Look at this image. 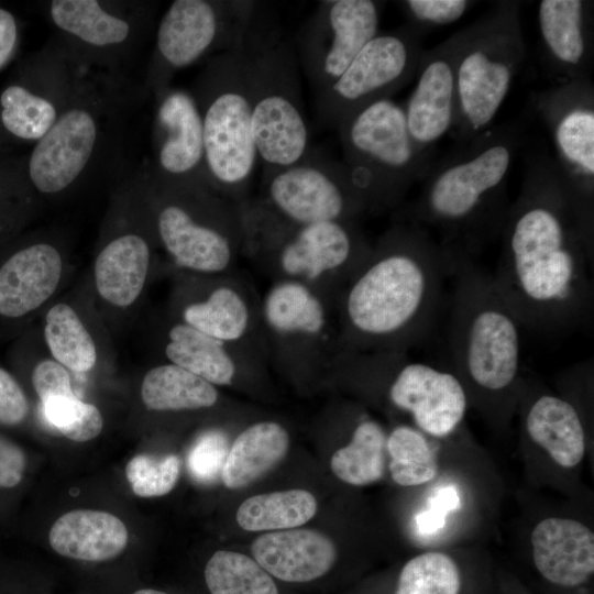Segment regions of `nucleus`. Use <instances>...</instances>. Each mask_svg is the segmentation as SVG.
<instances>
[{"label": "nucleus", "mask_w": 594, "mask_h": 594, "mask_svg": "<svg viewBox=\"0 0 594 594\" xmlns=\"http://www.w3.org/2000/svg\"><path fill=\"white\" fill-rule=\"evenodd\" d=\"M494 285L521 327L554 332L588 324V254L547 146L524 155L522 182L499 234Z\"/></svg>", "instance_id": "nucleus-1"}, {"label": "nucleus", "mask_w": 594, "mask_h": 594, "mask_svg": "<svg viewBox=\"0 0 594 594\" xmlns=\"http://www.w3.org/2000/svg\"><path fill=\"white\" fill-rule=\"evenodd\" d=\"M450 275V254L431 233L395 221L337 300L340 348L408 352L432 330Z\"/></svg>", "instance_id": "nucleus-2"}, {"label": "nucleus", "mask_w": 594, "mask_h": 594, "mask_svg": "<svg viewBox=\"0 0 594 594\" xmlns=\"http://www.w3.org/2000/svg\"><path fill=\"white\" fill-rule=\"evenodd\" d=\"M522 116L493 124L437 156L415 199L396 220L426 229L451 252L475 256L499 237L510 200L508 178L527 141Z\"/></svg>", "instance_id": "nucleus-3"}, {"label": "nucleus", "mask_w": 594, "mask_h": 594, "mask_svg": "<svg viewBox=\"0 0 594 594\" xmlns=\"http://www.w3.org/2000/svg\"><path fill=\"white\" fill-rule=\"evenodd\" d=\"M450 256V371L469 400L473 398L493 418H505L522 387L521 324L501 297L492 275L472 257L454 252Z\"/></svg>", "instance_id": "nucleus-4"}, {"label": "nucleus", "mask_w": 594, "mask_h": 594, "mask_svg": "<svg viewBox=\"0 0 594 594\" xmlns=\"http://www.w3.org/2000/svg\"><path fill=\"white\" fill-rule=\"evenodd\" d=\"M243 227L242 255L272 282L302 284L330 301L337 300L371 252L358 221L295 223L255 197L238 205Z\"/></svg>", "instance_id": "nucleus-5"}, {"label": "nucleus", "mask_w": 594, "mask_h": 594, "mask_svg": "<svg viewBox=\"0 0 594 594\" xmlns=\"http://www.w3.org/2000/svg\"><path fill=\"white\" fill-rule=\"evenodd\" d=\"M252 131L262 174L288 167L312 150L293 38L270 14L256 16L245 40Z\"/></svg>", "instance_id": "nucleus-6"}, {"label": "nucleus", "mask_w": 594, "mask_h": 594, "mask_svg": "<svg viewBox=\"0 0 594 594\" xmlns=\"http://www.w3.org/2000/svg\"><path fill=\"white\" fill-rule=\"evenodd\" d=\"M142 190L158 248L167 256L165 268L205 275L235 271L243 249L238 205L210 188L151 175Z\"/></svg>", "instance_id": "nucleus-7"}, {"label": "nucleus", "mask_w": 594, "mask_h": 594, "mask_svg": "<svg viewBox=\"0 0 594 594\" xmlns=\"http://www.w3.org/2000/svg\"><path fill=\"white\" fill-rule=\"evenodd\" d=\"M191 94L201 116L209 186L219 196L240 205L252 197L250 191L258 164L244 42L208 58Z\"/></svg>", "instance_id": "nucleus-8"}, {"label": "nucleus", "mask_w": 594, "mask_h": 594, "mask_svg": "<svg viewBox=\"0 0 594 594\" xmlns=\"http://www.w3.org/2000/svg\"><path fill=\"white\" fill-rule=\"evenodd\" d=\"M519 1H498L455 32V121L450 136L462 144L494 123L526 58Z\"/></svg>", "instance_id": "nucleus-9"}, {"label": "nucleus", "mask_w": 594, "mask_h": 594, "mask_svg": "<svg viewBox=\"0 0 594 594\" xmlns=\"http://www.w3.org/2000/svg\"><path fill=\"white\" fill-rule=\"evenodd\" d=\"M326 380L362 389L381 391L386 403L406 414L413 426L441 439L464 419L469 398L450 371L413 360L408 352H359L339 349Z\"/></svg>", "instance_id": "nucleus-10"}, {"label": "nucleus", "mask_w": 594, "mask_h": 594, "mask_svg": "<svg viewBox=\"0 0 594 594\" xmlns=\"http://www.w3.org/2000/svg\"><path fill=\"white\" fill-rule=\"evenodd\" d=\"M336 130L342 162L365 194L370 213L398 210L436 160L418 150L408 132L404 107L393 98L361 107Z\"/></svg>", "instance_id": "nucleus-11"}, {"label": "nucleus", "mask_w": 594, "mask_h": 594, "mask_svg": "<svg viewBox=\"0 0 594 594\" xmlns=\"http://www.w3.org/2000/svg\"><path fill=\"white\" fill-rule=\"evenodd\" d=\"M157 249L141 184L112 206L92 262L88 288L108 330L144 297L160 265Z\"/></svg>", "instance_id": "nucleus-12"}, {"label": "nucleus", "mask_w": 594, "mask_h": 594, "mask_svg": "<svg viewBox=\"0 0 594 594\" xmlns=\"http://www.w3.org/2000/svg\"><path fill=\"white\" fill-rule=\"evenodd\" d=\"M530 107L547 129L556 173L583 243L594 255V85L554 82L534 92Z\"/></svg>", "instance_id": "nucleus-13"}, {"label": "nucleus", "mask_w": 594, "mask_h": 594, "mask_svg": "<svg viewBox=\"0 0 594 594\" xmlns=\"http://www.w3.org/2000/svg\"><path fill=\"white\" fill-rule=\"evenodd\" d=\"M267 362L299 381L326 378L340 349L334 306L309 287L272 282L261 296Z\"/></svg>", "instance_id": "nucleus-14"}, {"label": "nucleus", "mask_w": 594, "mask_h": 594, "mask_svg": "<svg viewBox=\"0 0 594 594\" xmlns=\"http://www.w3.org/2000/svg\"><path fill=\"white\" fill-rule=\"evenodd\" d=\"M261 2L251 0H175L156 31L150 85L155 94L174 74L205 57L241 46Z\"/></svg>", "instance_id": "nucleus-15"}, {"label": "nucleus", "mask_w": 594, "mask_h": 594, "mask_svg": "<svg viewBox=\"0 0 594 594\" xmlns=\"http://www.w3.org/2000/svg\"><path fill=\"white\" fill-rule=\"evenodd\" d=\"M424 35L405 23L380 31L343 74L315 96L322 128L337 129L348 114L375 100L392 98L416 76L425 52Z\"/></svg>", "instance_id": "nucleus-16"}, {"label": "nucleus", "mask_w": 594, "mask_h": 594, "mask_svg": "<svg viewBox=\"0 0 594 594\" xmlns=\"http://www.w3.org/2000/svg\"><path fill=\"white\" fill-rule=\"evenodd\" d=\"M295 223L358 221L370 213L365 194L342 161L311 150L294 165L262 174L255 197Z\"/></svg>", "instance_id": "nucleus-17"}, {"label": "nucleus", "mask_w": 594, "mask_h": 594, "mask_svg": "<svg viewBox=\"0 0 594 594\" xmlns=\"http://www.w3.org/2000/svg\"><path fill=\"white\" fill-rule=\"evenodd\" d=\"M168 271L173 280L168 316L212 338L245 346L266 358L261 295L248 279L235 271L212 275Z\"/></svg>", "instance_id": "nucleus-18"}, {"label": "nucleus", "mask_w": 594, "mask_h": 594, "mask_svg": "<svg viewBox=\"0 0 594 594\" xmlns=\"http://www.w3.org/2000/svg\"><path fill=\"white\" fill-rule=\"evenodd\" d=\"M384 6L377 0L319 1L300 24L293 43L315 96L331 86L380 32Z\"/></svg>", "instance_id": "nucleus-19"}, {"label": "nucleus", "mask_w": 594, "mask_h": 594, "mask_svg": "<svg viewBox=\"0 0 594 594\" xmlns=\"http://www.w3.org/2000/svg\"><path fill=\"white\" fill-rule=\"evenodd\" d=\"M101 136V112L92 102L74 101L61 110L29 160L28 174L36 191L55 198L70 190L90 165Z\"/></svg>", "instance_id": "nucleus-20"}, {"label": "nucleus", "mask_w": 594, "mask_h": 594, "mask_svg": "<svg viewBox=\"0 0 594 594\" xmlns=\"http://www.w3.org/2000/svg\"><path fill=\"white\" fill-rule=\"evenodd\" d=\"M72 256L57 237L34 240L0 264V318H31L58 297L72 273Z\"/></svg>", "instance_id": "nucleus-21"}, {"label": "nucleus", "mask_w": 594, "mask_h": 594, "mask_svg": "<svg viewBox=\"0 0 594 594\" xmlns=\"http://www.w3.org/2000/svg\"><path fill=\"white\" fill-rule=\"evenodd\" d=\"M156 97L155 166L151 176L166 183L210 188L201 116L193 94L167 87Z\"/></svg>", "instance_id": "nucleus-22"}, {"label": "nucleus", "mask_w": 594, "mask_h": 594, "mask_svg": "<svg viewBox=\"0 0 594 594\" xmlns=\"http://www.w3.org/2000/svg\"><path fill=\"white\" fill-rule=\"evenodd\" d=\"M165 362L175 364L216 387L238 386L262 377L266 358L242 345L212 338L166 314L158 328Z\"/></svg>", "instance_id": "nucleus-23"}, {"label": "nucleus", "mask_w": 594, "mask_h": 594, "mask_svg": "<svg viewBox=\"0 0 594 594\" xmlns=\"http://www.w3.org/2000/svg\"><path fill=\"white\" fill-rule=\"evenodd\" d=\"M455 33L425 50L416 84L404 105L411 140L422 153L436 158L437 145L450 135L455 121L454 51Z\"/></svg>", "instance_id": "nucleus-24"}, {"label": "nucleus", "mask_w": 594, "mask_h": 594, "mask_svg": "<svg viewBox=\"0 0 594 594\" xmlns=\"http://www.w3.org/2000/svg\"><path fill=\"white\" fill-rule=\"evenodd\" d=\"M537 25L541 58L556 82L591 78L594 59L593 2L542 0Z\"/></svg>", "instance_id": "nucleus-25"}, {"label": "nucleus", "mask_w": 594, "mask_h": 594, "mask_svg": "<svg viewBox=\"0 0 594 594\" xmlns=\"http://www.w3.org/2000/svg\"><path fill=\"white\" fill-rule=\"evenodd\" d=\"M85 292L57 297L44 311L43 342L50 355L74 374L91 373L109 360V331Z\"/></svg>", "instance_id": "nucleus-26"}, {"label": "nucleus", "mask_w": 594, "mask_h": 594, "mask_svg": "<svg viewBox=\"0 0 594 594\" xmlns=\"http://www.w3.org/2000/svg\"><path fill=\"white\" fill-rule=\"evenodd\" d=\"M253 559L274 579L286 584H309L334 568L337 548L326 535L311 529H285L257 537Z\"/></svg>", "instance_id": "nucleus-27"}, {"label": "nucleus", "mask_w": 594, "mask_h": 594, "mask_svg": "<svg viewBox=\"0 0 594 594\" xmlns=\"http://www.w3.org/2000/svg\"><path fill=\"white\" fill-rule=\"evenodd\" d=\"M530 542L537 570L554 585L578 586L594 572V534L578 520L542 519L535 526Z\"/></svg>", "instance_id": "nucleus-28"}, {"label": "nucleus", "mask_w": 594, "mask_h": 594, "mask_svg": "<svg viewBox=\"0 0 594 594\" xmlns=\"http://www.w3.org/2000/svg\"><path fill=\"white\" fill-rule=\"evenodd\" d=\"M525 398L524 429L528 439L559 465L571 469L585 453V428L578 408L551 393Z\"/></svg>", "instance_id": "nucleus-29"}, {"label": "nucleus", "mask_w": 594, "mask_h": 594, "mask_svg": "<svg viewBox=\"0 0 594 594\" xmlns=\"http://www.w3.org/2000/svg\"><path fill=\"white\" fill-rule=\"evenodd\" d=\"M58 554L81 561H106L118 557L129 540L124 522L113 514L76 509L58 517L48 534Z\"/></svg>", "instance_id": "nucleus-30"}, {"label": "nucleus", "mask_w": 594, "mask_h": 594, "mask_svg": "<svg viewBox=\"0 0 594 594\" xmlns=\"http://www.w3.org/2000/svg\"><path fill=\"white\" fill-rule=\"evenodd\" d=\"M289 435L277 421L261 420L243 429L230 446L221 472L231 490L244 487L273 469L287 453Z\"/></svg>", "instance_id": "nucleus-31"}, {"label": "nucleus", "mask_w": 594, "mask_h": 594, "mask_svg": "<svg viewBox=\"0 0 594 594\" xmlns=\"http://www.w3.org/2000/svg\"><path fill=\"white\" fill-rule=\"evenodd\" d=\"M145 409L154 413L198 411L220 402L218 387L168 362L150 367L140 384Z\"/></svg>", "instance_id": "nucleus-32"}, {"label": "nucleus", "mask_w": 594, "mask_h": 594, "mask_svg": "<svg viewBox=\"0 0 594 594\" xmlns=\"http://www.w3.org/2000/svg\"><path fill=\"white\" fill-rule=\"evenodd\" d=\"M50 16L57 29L91 48H118L132 35L127 19L95 0L51 1Z\"/></svg>", "instance_id": "nucleus-33"}, {"label": "nucleus", "mask_w": 594, "mask_h": 594, "mask_svg": "<svg viewBox=\"0 0 594 594\" xmlns=\"http://www.w3.org/2000/svg\"><path fill=\"white\" fill-rule=\"evenodd\" d=\"M387 433L380 422L360 416L349 442L331 458V470L344 483L369 485L384 475Z\"/></svg>", "instance_id": "nucleus-34"}, {"label": "nucleus", "mask_w": 594, "mask_h": 594, "mask_svg": "<svg viewBox=\"0 0 594 594\" xmlns=\"http://www.w3.org/2000/svg\"><path fill=\"white\" fill-rule=\"evenodd\" d=\"M317 512L315 496L305 490L258 494L239 506L237 521L248 531L285 530L309 521Z\"/></svg>", "instance_id": "nucleus-35"}, {"label": "nucleus", "mask_w": 594, "mask_h": 594, "mask_svg": "<svg viewBox=\"0 0 594 594\" xmlns=\"http://www.w3.org/2000/svg\"><path fill=\"white\" fill-rule=\"evenodd\" d=\"M388 470L400 486H418L438 473L437 450L430 436L407 424L395 426L386 438Z\"/></svg>", "instance_id": "nucleus-36"}, {"label": "nucleus", "mask_w": 594, "mask_h": 594, "mask_svg": "<svg viewBox=\"0 0 594 594\" xmlns=\"http://www.w3.org/2000/svg\"><path fill=\"white\" fill-rule=\"evenodd\" d=\"M204 579L209 594H280L277 580L240 552L216 551L206 563Z\"/></svg>", "instance_id": "nucleus-37"}, {"label": "nucleus", "mask_w": 594, "mask_h": 594, "mask_svg": "<svg viewBox=\"0 0 594 594\" xmlns=\"http://www.w3.org/2000/svg\"><path fill=\"white\" fill-rule=\"evenodd\" d=\"M1 121L14 136L42 139L58 118L59 110L50 99L20 85L7 87L1 96Z\"/></svg>", "instance_id": "nucleus-38"}, {"label": "nucleus", "mask_w": 594, "mask_h": 594, "mask_svg": "<svg viewBox=\"0 0 594 594\" xmlns=\"http://www.w3.org/2000/svg\"><path fill=\"white\" fill-rule=\"evenodd\" d=\"M461 576L455 561L438 551L420 553L402 568L395 594H459Z\"/></svg>", "instance_id": "nucleus-39"}, {"label": "nucleus", "mask_w": 594, "mask_h": 594, "mask_svg": "<svg viewBox=\"0 0 594 594\" xmlns=\"http://www.w3.org/2000/svg\"><path fill=\"white\" fill-rule=\"evenodd\" d=\"M45 420L67 439L87 442L103 429L99 408L81 400L77 395L54 397L41 405Z\"/></svg>", "instance_id": "nucleus-40"}, {"label": "nucleus", "mask_w": 594, "mask_h": 594, "mask_svg": "<svg viewBox=\"0 0 594 594\" xmlns=\"http://www.w3.org/2000/svg\"><path fill=\"white\" fill-rule=\"evenodd\" d=\"M180 473V460L175 454L156 457L150 453L134 455L125 466V475L133 493L140 497L168 494Z\"/></svg>", "instance_id": "nucleus-41"}, {"label": "nucleus", "mask_w": 594, "mask_h": 594, "mask_svg": "<svg viewBox=\"0 0 594 594\" xmlns=\"http://www.w3.org/2000/svg\"><path fill=\"white\" fill-rule=\"evenodd\" d=\"M406 23L422 35L460 20L471 7L470 0H404L397 1Z\"/></svg>", "instance_id": "nucleus-42"}, {"label": "nucleus", "mask_w": 594, "mask_h": 594, "mask_svg": "<svg viewBox=\"0 0 594 594\" xmlns=\"http://www.w3.org/2000/svg\"><path fill=\"white\" fill-rule=\"evenodd\" d=\"M229 448L228 437L222 430L202 432L188 453L187 464L191 476L200 483H210L221 476Z\"/></svg>", "instance_id": "nucleus-43"}, {"label": "nucleus", "mask_w": 594, "mask_h": 594, "mask_svg": "<svg viewBox=\"0 0 594 594\" xmlns=\"http://www.w3.org/2000/svg\"><path fill=\"white\" fill-rule=\"evenodd\" d=\"M70 374L48 352L34 364L30 381L40 406L54 397L76 395Z\"/></svg>", "instance_id": "nucleus-44"}, {"label": "nucleus", "mask_w": 594, "mask_h": 594, "mask_svg": "<svg viewBox=\"0 0 594 594\" xmlns=\"http://www.w3.org/2000/svg\"><path fill=\"white\" fill-rule=\"evenodd\" d=\"M30 402L15 377L0 367V426L13 428L29 418Z\"/></svg>", "instance_id": "nucleus-45"}, {"label": "nucleus", "mask_w": 594, "mask_h": 594, "mask_svg": "<svg viewBox=\"0 0 594 594\" xmlns=\"http://www.w3.org/2000/svg\"><path fill=\"white\" fill-rule=\"evenodd\" d=\"M29 457L22 446L0 433V494L15 492L25 481Z\"/></svg>", "instance_id": "nucleus-46"}, {"label": "nucleus", "mask_w": 594, "mask_h": 594, "mask_svg": "<svg viewBox=\"0 0 594 594\" xmlns=\"http://www.w3.org/2000/svg\"><path fill=\"white\" fill-rule=\"evenodd\" d=\"M460 498L453 486L439 488L429 499L425 510L416 516L420 534L431 535L444 526L449 513L459 508Z\"/></svg>", "instance_id": "nucleus-47"}, {"label": "nucleus", "mask_w": 594, "mask_h": 594, "mask_svg": "<svg viewBox=\"0 0 594 594\" xmlns=\"http://www.w3.org/2000/svg\"><path fill=\"white\" fill-rule=\"evenodd\" d=\"M18 29L13 15L0 8V68L11 57Z\"/></svg>", "instance_id": "nucleus-48"}, {"label": "nucleus", "mask_w": 594, "mask_h": 594, "mask_svg": "<svg viewBox=\"0 0 594 594\" xmlns=\"http://www.w3.org/2000/svg\"><path fill=\"white\" fill-rule=\"evenodd\" d=\"M133 594H168V593H165V592L160 591V590H154V588H141V590L134 592Z\"/></svg>", "instance_id": "nucleus-49"}]
</instances>
